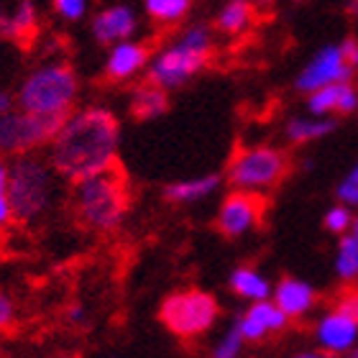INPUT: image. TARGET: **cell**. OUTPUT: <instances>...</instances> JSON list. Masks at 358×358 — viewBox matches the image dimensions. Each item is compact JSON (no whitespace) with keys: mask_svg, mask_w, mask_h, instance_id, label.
Listing matches in <instances>:
<instances>
[{"mask_svg":"<svg viewBox=\"0 0 358 358\" xmlns=\"http://www.w3.org/2000/svg\"><path fill=\"white\" fill-rule=\"evenodd\" d=\"M264 215H266V197L262 192L233 189L220 202L215 225L225 238H241V236L256 231L262 225Z\"/></svg>","mask_w":358,"mask_h":358,"instance_id":"9c48e42d","label":"cell"},{"mask_svg":"<svg viewBox=\"0 0 358 358\" xmlns=\"http://www.w3.org/2000/svg\"><path fill=\"white\" fill-rule=\"evenodd\" d=\"M131 118L134 120H154L159 115H164L169 110V95L164 87H159L154 83H141L131 92V103H128Z\"/></svg>","mask_w":358,"mask_h":358,"instance_id":"ac0fdd59","label":"cell"},{"mask_svg":"<svg viewBox=\"0 0 358 358\" xmlns=\"http://www.w3.org/2000/svg\"><path fill=\"white\" fill-rule=\"evenodd\" d=\"M236 325H238L241 336L246 338V343H259V341H266L268 336L287 330L289 317L276 307L274 299H262V302H251L236 317Z\"/></svg>","mask_w":358,"mask_h":358,"instance_id":"7c38bea8","label":"cell"},{"mask_svg":"<svg viewBox=\"0 0 358 358\" xmlns=\"http://www.w3.org/2000/svg\"><path fill=\"white\" fill-rule=\"evenodd\" d=\"M54 10L67 21H77L85 13V0H54Z\"/></svg>","mask_w":358,"mask_h":358,"instance_id":"f546056e","label":"cell"},{"mask_svg":"<svg viewBox=\"0 0 358 358\" xmlns=\"http://www.w3.org/2000/svg\"><path fill=\"white\" fill-rule=\"evenodd\" d=\"M254 18L256 6L251 0H231L215 18V29L228 34V36H238V34H243L254 23Z\"/></svg>","mask_w":358,"mask_h":358,"instance_id":"7402d4cb","label":"cell"},{"mask_svg":"<svg viewBox=\"0 0 358 358\" xmlns=\"http://www.w3.org/2000/svg\"><path fill=\"white\" fill-rule=\"evenodd\" d=\"M120 151V120L108 108L72 110L49 143L54 172L72 185L115 166Z\"/></svg>","mask_w":358,"mask_h":358,"instance_id":"6da1fadb","label":"cell"},{"mask_svg":"<svg viewBox=\"0 0 358 358\" xmlns=\"http://www.w3.org/2000/svg\"><path fill=\"white\" fill-rule=\"evenodd\" d=\"M151 54H154V46L149 41H141V44L120 41L113 46L110 57L105 62V80L108 83H126L149 64Z\"/></svg>","mask_w":358,"mask_h":358,"instance_id":"4fadbf2b","label":"cell"},{"mask_svg":"<svg viewBox=\"0 0 358 358\" xmlns=\"http://www.w3.org/2000/svg\"><path fill=\"white\" fill-rule=\"evenodd\" d=\"M336 274L345 284L358 282V215L353 217L351 231L345 233V236H341V241H338Z\"/></svg>","mask_w":358,"mask_h":358,"instance_id":"44dd1931","label":"cell"},{"mask_svg":"<svg viewBox=\"0 0 358 358\" xmlns=\"http://www.w3.org/2000/svg\"><path fill=\"white\" fill-rule=\"evenodd\" d=\"M131 208V187L118 164L77 182L72 189V210L77 223L87 231L113 233L126 220Z\"/></svg>","mask_w":358,"mask_h":358,"instance_id":"7a4b0ae2","label":"cell"},{"mask_svg":"<svg viewBox=\"0 0 358 358\" xmlns=\"http://www.w3.org/2000/svg\"><path fill=\"white\" fill-rule=\"evenodd\" d=\"M353 77V69L348 67V62L343 59V52H341V44L336 46H325L315 54L313 62L307 64L297 77V90L299 92H315V90L325 87V85L333 83H345Z\"/></svg>","mask_w":358,"mask_h":358,"instance_id":"30bf717a","label":"cell"},{"mask_svg":"<svg viewBox=\"0 0 358 358\" xmlns=\"http://www.w3.org/2000/svg\"><path fill=\"white\" fill-rule=\"evenodd\" d=\"M351 13L358 18V0H351Z\"/></svg>","mask_w":358,"mask_h":358,"instance_id":"74e56055","label":"cell"},{"mask_svg":"<svg viewBox=\"0 0 358 358\" xmlns=\"http://www.w3.org/2000/svg\"><path fill=\"white\" fill-rule=\"evenodd\" d=\"M67 317H69V322H72V325H83L85 317H87V313H85L83 305H72V307H69Z\"/></svg>","mask_w":358,"mask_h":358,"instance_id":"d6a6232c","label":"cell"},{"mask_svg":"<svg viewBox=\"0 0 358 358\" xmlns=\"http://www.w3.org/2000/svg\"><path fill=\"white\" fill-rule=\"evenodd\" d=\"M307 110L313 115H351L358 110V85L345 80L315 90L307 95Z\"/></svg>","mask_w":358,"mask_h":358,"instance_id":"5bb4252c","label":"cell"},{"mask_svg":"<svg viewBox=\"0 0 358 358\" xmlns=\"http://www.w3.org/2000/svg\"><path fill=\"white\" fill-rule=\"evenodd\" d=\"M333 131H336V120L325 118V115H313V118H292L289 123L284 126V136H287V141L294 143V146L320 141V138L330 136Z\"/></svg>","mask_w":358,"mask_h":358,"instance_id":"ffe728a7","label":"cell"},{"mask_svg":"<svg viewBox=\"0 0 358 358\" xmlns=\"http://www.w3.org/2000/svg\"><path fill=\"white\" fill-rule=\"evenodd\" d=\"M192 8V0H146V13L159 26H177Z\"/></svg>","mask_w":358,"mask_h":358,"instance_id":"cb8c5ba5","label":"cell"},{"mask_svg":"<svg viewBox=\"0 0 358 358\" xmlns=\"http://www.w3.org/2000/svg\"><path fill=\"white\" fill-rule=\"evenodd\" d=\"M330 305L338 307V310H343L345 315H351V317H356L358 320V287L356 284H345L343 289L333 297Z\"/></svg>","mask_w":358,"mask_h":358,"instance_id":"83f0119b","label":"cell"},{"mask_svg":"<svg viewBox=\"0 0 358 358\" xmlns=\"http://www.w3.org/2000/svg\"><path fill=\"white\" fill-rule=\"evenodd\" d=\"M299 3H305V0H299Z\"/></svg>","mask_w":358,"mask_h":358,"instance_id":"ab89813d","label":"cell"},{"mask_svg":"<svg viewBox=\"0 0 358 358\" xmlns=\"http://www.w3.org/2000/svg\"><path fill=\"white\" fill-rule=\"evenodd\" d=\"M243 345H246V338L241 336L238 325L233 322L231 328L225 330L223 336H220L215 341L213 351H210V358H241V351H243Z\"/></svg>","mask_w":358,"mask_h":358,"instance_id":"d4e9b609","label":"cell"},{"mask_svg":"<svg viewBox=\"0 0 358 358\" xmlns=\"http://www.w3.org/2000/svg\"><path fill=\"white\" fill-rule=\"evenodd\" d=\"M134 31H136V15L126 6L108 8L103 13H97L95 21H92V34H95V38L100 44H120Z\"/></svg>","mask_w":358,"mask_h":358,"instance_id":"2e32d148","label":"cell"},{"mask_svg":"<svg viewBox=\"0 0 358 358\" xmlns=\"http://www.w3.org/2000/svg\"><path fill=\"white\" fill-rule=\"evenodd\" d=\"M8 192H10V208L13 220L18 223H34L52 208L57 194V172L49 159L36 154L13 157L8 164Z\"/></svg>","mask_w":358,"mask_h":358,"instance_id":"3957f363","label":"cell"},{"mask_svg":"<svg viewBox=\"0 0 358 358\" xmlns=\"http://www.w3.org/2000/svg\"><path fill=\"white\" fill-rule=\"evenodd\" d=\"M15 322V302L8 292L0 289V330H8Z\"/></svg>","mask_w":358,"mask_h":358,"instance_id":"4dcf8cb0","label":"cell"},{"mask_svg":"<svg viewBox=\"0 0 358 358\" xmlns=\"http://www.w3.org/2000/svg\"><path fill=\"white\" fill-rule=\"evenodd\" d=\"M220 317L217 299L205 289H177L166 294L159 307V320L177 338H200Z\"/></svg>","mask_w":358,"mask_h":358,"instance_id":"52a82bcc","label":"cell"},{"mask_svg":"<svg viewBox=\"0 0 358 358\" xmlns=\"http://www.w3.org/2000/svg\"><path fill=\"white\" fill-rule=\"evenodd\" d=\"M38 31V18H36V8L31 6V0H23L15 15H10V34L8 38L15 41L21 46H29L34 38H36Z\"/></svg>","mask_w":358,"mask_h":358,"instance_id":"603a6c76","label":"cell"},{"mask_svg":"<svg viewBox=\"0 0 358 358\" xmlns=\"http://www.w3.org/2000/svg\"><path fill=\"white\" fill-rule=\"evenodd\" d=\"M10 110H13V97L8 95V92H0V115H6Z\"/></svg>","mask_w":358,"mask_h":358,"instance_id":"836d02e7","label":"cell"},{"mask_svg":"<svg viewBox=\"0 0 358 358\" xmlns=\"http://www.w3.org/2000/svg\"><path fill=\"white\" fill-rule=\"evenodd\" d=\"M353 217H356L353 215V208L338 202V205H333V208L322 215V225H325V231L333 233V236H345V233L351 231Z\"/></svg>","mask_w":358,"mask_h":358,"instance_id":"484cf974","label":"cell"},{"mask_svg":"<svg viewBox=\"0 0 358 358\" xmlns=\"http://www.w3.org/2000/svg\"><path fill=\"white\" fill-rule=\"evenodd\" d=\"M220 182H223V177L217 172L172 182V185L164 187V200L172 202V205H194V202H202L208 200L210 194H215Z\"/></svg>","mask_w":358,"mask_h":358,"instance_id":"e0dca14e","label":"cell"},{"mask_svg":"<svg viewBox=\"0 0 358 358\" xmlns=\"http://www.w3.org/2000/svg\"><path fill=\"white\" fill-rule=\"evenodd\" d=\"M345 358H358V345H353L351 351L345 353Z\"/></svg>","mask_w":358,"mask_h":358,"instance_id":"8d00e7d4","label":"cell"},{"mask_svg":"<svg viewBox=\"0 0 358 358\" xmlns=\"http://www.w3.org/2000/svg\"><path fill=\"white\" fill-rule=\"evenodd\" d=\"M333 358H336V356H333Z\"/></svg>","mask_w":358,"mask_h":358,"instance_id":"60d3db41","label":"cell"},{"mask_svg":"<svg viewBox=\"0 0 358 358\" xmlns=\"http://www.w3.org/2000/svg\"><path fill=\"white\" fill-rule=\"evenodd\" d=\"M67 115H36L29 110H10L0 115V157L36 154L52 143Z\"/></svg>","mask_w":358,"mask_h":358,"instance_id":"ba28073f","label":"cell"},{"mask_svg":"<svg viewBox=\"0 0 358 358\" xmlns=\"http://www.w3.org/2000/svg\"><path fill=\"white\" fill-rule=\"evenodd\" d=\"M336 197L343 202V205H348V208L358 210V162L348 169V174L341 179V185L336 187Z\"/></svg>","mask_w":358,"mask_h":358,"instance_id":"4316f807","label":"cell"},{"mask_svg":"<svg viewBox=\"0 0 358 358\" xmlns=\"http://www.w3.org/2000/svg\"><path fill=\"white\" fill-rule=\"evenodd\" d=\"M80 83L69 64H46L31 72L18 90V108L36 115H69Z\"/></svg>","mask_w":358,"mask_h":358,"instance_id":"5b68a950","label":"cell"},{"mask_svg":"<svg viewBox=\"0 0 358 358\" xmlns=\"http://www.w3.org/2000/svg\"><path fill=\"white\" fill-rule=\"evenodd\" d=\"M292 169L289 154L279 146H243L233 154L228 164V182L233 189H246V192H268L279 187L287 179Z\"/></svg>","mask_w":358,"mask_h":358,"instance_id":"8992f818","label":"cell"},{"mask_svg":"<svg viewBox=\"0 0 358 358\" xmlns=\"http://www.w3.org/2000/svg\"><path fill=\"white\" fill-rule=\"evenodd\" d=\"M292 358H333V356H328L325 351H302V353H297V356H292Z\"/></svg>","mask_w":358,"mask_h":358,"instance_id":"d590c367","label":"cell"},{"mask_svg":"<svg viewBox=\"0 0 358 358\" xmlns=\"http://www.w3.org/2000/svg\"><path fill=\"white\" fill-rule=\"evenodd\" d=\"M315 341L328 356H345L358 345V320L330 305L328 313H322L315 322Z\"/></svg>","mask_w":358,"mask_h":358,"instance_id":"8fae6325","label":"cell"},{"mask_svg":"<svg viewBox=\"0 0 358 358\" xmlns=\"http://www.w3.org/2000/svg\"><path fill=\"white\" fill-rule=\"evenodd\" d=\"M10 34V18L6 13H0V38H8Z\"/></svg>","mask_w":358,"mask_h":358,"instance_id":"e575fe53","label":"cell"},{"mask_svg":"<svg viewBox=\"0 0 358 358\" xmlns=\"http://www.w3.org/2000/svg\"><path fill=\"white\" fill-rule=\"evenodd\" d=\"M271 299L276 307L282 310L289 320H299L305 315L313 313V307L317 305V292L310 282L297 279V276H284L271 292Z\"/></svg>","mask_w":358,"mask_h":358,"instance_id":"9a60e30c","label":"cell"},{"mask_svg":"<svg viewBox=\"0 0 358 358\" xmlns=\"http://www.w3.org/2000/svg\"><path fill=\"white\" fill-rule=\"evenodd\" d=\"M13 220V208H10V192H8V164L0 159V228H6Z\"/></svg>","mask_w":358,"mask_h":358,"instance_id":"f1b7e54d","label":"cell"},{"mask_svg":"<svg viewBox=\"0 0 358 358\" xmlns=\"http://www.w3.org/2000/svg\"><path fill=\"white\" fill-rule=\"evenodd\" d=\"M341 52H343V59L348 62V67L358 69V38H345L341 44Z\"/></svg>","mask_w":358,"mask_h":358,"instance_id":"1f68e13d","label":"cell"},{"mask_svg":"<svg viewBox=\"0 0 358 358\" xmlns=\"http://www.w3.org/2000/svg\"><path fill=\"white\" fill-rule=\"evenodd\" d=\"M213 59V36L208 26H192L169 49L159 52L151 62L146 80L159 87L177 90L208 67Z\"/></svg>","mask_w":358,"mask_h":358,"instance_id":"277c9868","label":"cell"},{"mask_svg":"<svg viewBox=\"0 0 358 358\" xmlns=\"http://www.w3.org/2000/svg\"><path fill=\"white\" fill-rule=\"evenodd\" d=\"M231 289L236 297L248 299V302H262V299H271L274 287L268 284L266 276L254 266H238L231 271Z\"/></svg>","mask_w":358,"mask_h":358,"instance_id":"d6986e66","label":"cell"},{"mask_svg":"<svg viewBox=\"0 0 358 358\" xmlns=\"http://www.w3.org/2000/svg\"><path fill=\"white\" fill-rule=\"evenodd\" d=\"M259 3H262V6H271V3H274V0H259Z\"/></svg>","mask_w":358,"mask_h":358,"instance_id":"f35d334b","label":"cell"}]
</instances>
